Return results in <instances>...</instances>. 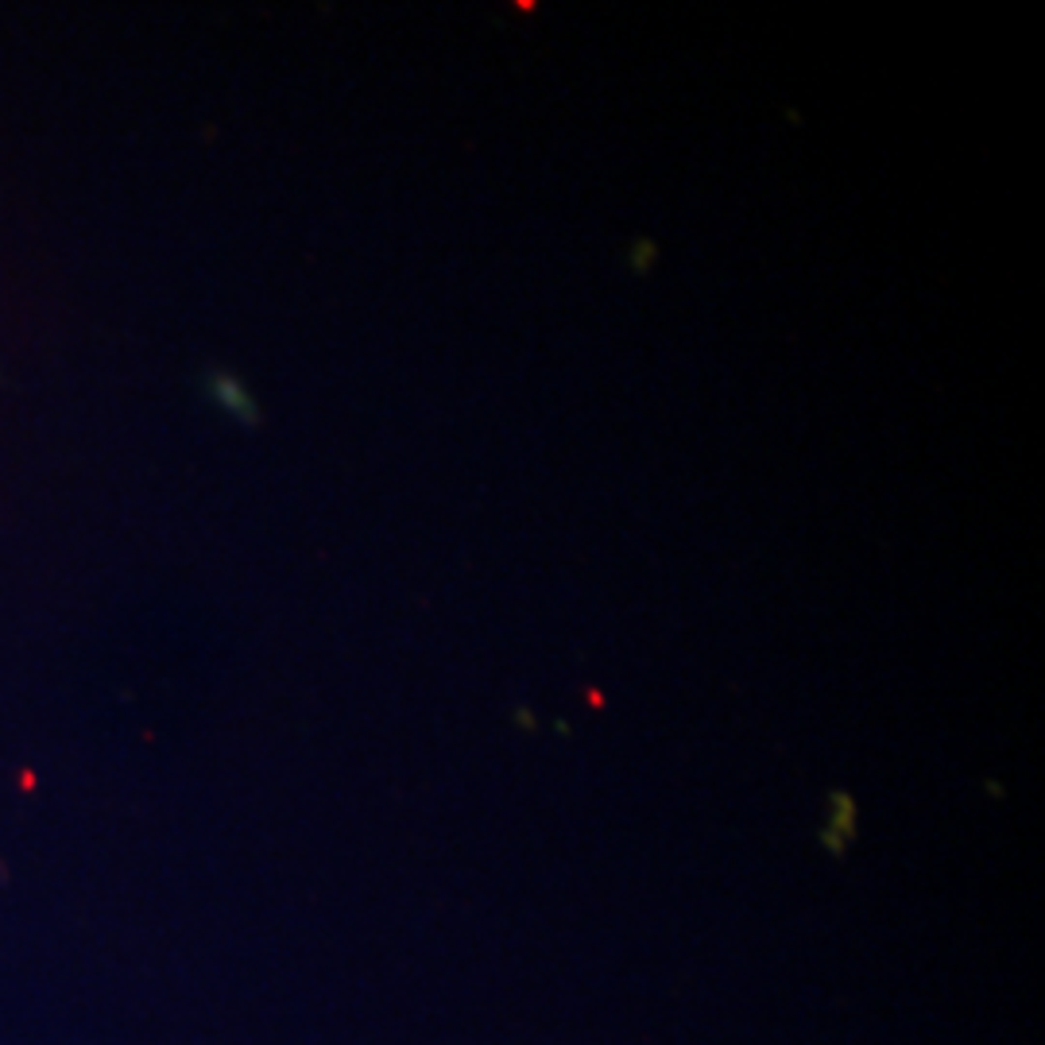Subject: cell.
Returning a JSON list of instances; mask_svg holds the SVG:
<instances>
[{"instance_id": "cell-1", "label": "cell", "mask_w": 1045, "mask_h": 1045, "mask_svg": "<svg viewBox=\"0 0 1045 1045\" xmlns=\"http://www.w3.org/2000/svg\"><path fill=\"white\" fill-rule=\"evenodd\" d=\"M654 256V245L651 240H639L635 245V272H647V260Z\"/></svg>"}]
</instances>
